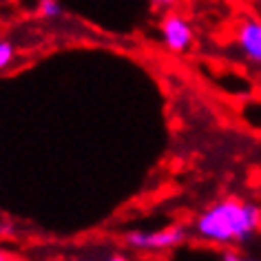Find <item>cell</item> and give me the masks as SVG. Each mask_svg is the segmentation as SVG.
<instances>
[{
  "mask_svg": "<svg viewBox=\"0 0 261 261\" xmlns=\"http://www.w3.org/2000/svg\"><path fill=\"white\" fill-rule=\"evenodd\" d=\"M162 38H164V44L173 54H186L193 47L195 34L186 18L177 14H168L162 20Z\"/></svg>",
  "mask_w": 261,
  "mask_h": 261,
  "instance_id": "obj_3",
  "label": "cell"
},
{
  "mask_svg": "<svg viewBox=\"0 0 261 261\" xmlns=\"http://www.w3.org/2000/svg\"><path fill=\"white\" fill-rule=\"evenodd\" d=\"M239 49L244 51V56L250 62L261 64V22L254 18H246L239 27L237 34Z\"/></svg>",
  "mask_w": 261,
  "mask_h": 261,
  "instance_id": "obj_4",
  "label": "cell"
},
{
  "mask_svg": "<svg viewBox=\"0 0 261 261\" xmlns=\"http://www.w3.org/2000/svg\"><path fill=\"white\" fill-rule=\"evenodd\" d=\"M151 3L160 5V7H171V5H175V0H151Z\"/></svg>",
  "mask_w": 261,
  "mask_h": 261,
  "instance_id": "obj_7",
  "label": "cell"
},
{
  "mask_svg": "<svg viewBox=\"0 0 261 261\" xmlns=\"http://www.w3.org/2000/svg\"><path fill=\"white\" fill-rule=\"evenodd\" d=\"M184 237H186L184 228L171 226L153 232H128L126 244L130 248H138V250H168V248L179 246Z\"/></svg>",
  "mask_w": 261,
  "mask_h": 261,
  "instance_id": "obj_2",
  "label": "cell"
},
{
  "mask_svg": "<svg viewBox=\"0 0 261 261\" xmlns=\"http://www.w3.org/2000/svg\"><path fill=\"white\" fill-rule=\"evenodd\" d=\"M40 14L44 18H49V20L60 18L62 16V5L58 3V0H40Z\"/></svg>",
  "mask_w": 261,
  "mask_h": 261,
  "instance_id": "obj_5",
  "label": "cell"
},
{
  "mask_svg": "<svg viewBox=\"0 0 261 261\" xmlns=\"http://www.w3.org/2000/svg\"><path fill=\"white\" fill-rule=\"evenodd\" d=\"M224 259H226V261H237L239 254H234V252H224Z\"/></svg>",
  "mask_w": 261,
  "mask_h": 261,
  "instance_id": "obj_8",
  "label": "cell"
},
{
  "mask_svg": "<svg viewBox=\"0 0 261 261\" xmlns=\"http://www.w3.org/2000/svg\"><path fill=\"white\" fill-rule=\"evenodd\" d=\"M3 259H5V254H3V252H0V261H3Z\"/></svg>",
  "mask_w": 261,
  "mask_h": 261,
  "instance_id": "obj_9",
  "label": "cell"
},
{
  "mask_svg": "<svg viewBox=\"0 0 261 261\" xmlns=\"http://www.w3.org/2000/svg\"><path fill=\"white\" fill-rule=\"evenodd\" d=\"M14 54H16L14 44L9 40H0V71L7 69L9 64L14 62Z\"/></svg>",
  "mask_w": 261,
  "mask_h": 261,
  "instance_id": "obj_6",
  "label": "cell"
},
{
  "mask_svg": "<svg viewBox=\"0 0 261 261\" xmlns=\"http://www.w3.org/2000/svg\"><path fill=\"white\" fill-rule=\"evenodd\" d=\"M261 224V211L254 204L239 199H224L211 206L195 224L199 237L215 244L246 241Z\"/></svg>",
  "mask_w": 261,
  "mask_h": 261,
  "instance_id": "obj_1",
  "label": "cell"
}]
</instances>
